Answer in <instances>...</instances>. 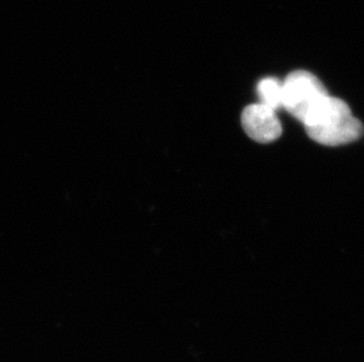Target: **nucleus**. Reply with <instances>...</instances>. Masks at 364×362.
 I'll return each instance as SVG.
<instances>
[{
    "instance_id": "obj_1",
    "label": "nucleus",
    "mask_w": 364,
    "mask_h": 362,
    "mask_svg": "<svg viewBox=\"0 0 364 362\" xmlns=\"http://www.w3.org/2000/svg\"><path fill=\"white\" fill-rule=\"evenodd\" d=\"M303 125L314 141L326 146L350 144L363 136L364 128L346 102L328 96L308 114Z\"/></svg>"
},
{
    "instance_id": "obj_2",
    "label": "nucleus",
    "mask_w": 364,
    "mask_h": 362,
    "mask_svg": "<svg viewBox=\"0 0 364 362\" xmlns=\"http://www.w3.org/2000/svg\"><path fill=\"white\" fill-rule=\"evenodd\" d=\"M282 91L283 109L301 123L326 97L329 96L318 78L306 71L290 73L282 82Z\"/></svg>"
},
{
    "instance_id": "obj_3",
    "label": "nucleus",
    "mask_w": 364,
    "mask_h": 362,
    "mask_svg": "<svg viewBox=\"0 0 364 362\" xmlns=\"http://www.w3.org/2000/svg\"><path fill=\"white\" fill-rule=\"evenodd\" d=\"M242 126L252 141L268 144L277 141L282 134V125L276 111L263 104H252L242 113Z\"/></svg>"
},
{
    "instance_id": "obj_4",
    "label": "nucleus",
    "mask_w": 364,
    "mask_h": 362,
    "mask_svg": "<svg viewBox=\"0 0 364 362\" xmlns=\"http://www.w3.org/2000/svg\"><path fill=\"white\" fill-rule=\"evenodd\" d=\"M257 93L259 97V103L263 104L269 109L279 111L282 107V82L276 78L262 79L258 82Z\"/></svg>"
}]
</instances>
